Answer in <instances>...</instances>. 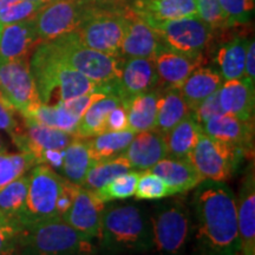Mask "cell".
I'll use <instances>...</instances> for the list:
<instances>
[{
    "instance_id": "1",
    "label": "cell",
    "mask_w": 255,
    "mask_h": 255,
    "mask_svg": "<svg viewBox=\"0 0 255 255\" xmlns=\"http://www.w3.org/2000/svg\"><path fill=\"white\" fill-rule=\"evenodd\" d=\"M191 208L195 220L189 255H241L237 197L227 183L203 180Z\"/></svg>"
},
{
    "instance_id": "2",
    "label": "cell",
    "mask_w": 255,
    "mask_h": 255,
    "mask_svg": "<svg viewBox=\"0 0 255 255\" xmlns=\"http://www.w3.org/2000/svg\"><path fill=\"white\" fill-rule=\"evenodd\" d=\"M30 70L39 100L44 104L51 105L55 97V104H57L79 96L101 92L97 83L70 68L64 62L51 40L43 41L34 47Z\"/></svg>"
},
{
    "instance_id": "3",
    "label": "cell",
    "mask_w": 255,
    "mask_h": 255,
    "mask_svg": "<svg viewBox=\"0 0 255 255\" xmlns=\"http://www.w3.org/2000/svg\"><path fill=\"white\" fill-rule=\"evenodd\" d=\"M154 250L150 218L132 205L103 210L98 253L102 255H143Z\"/></svg>"
},
{
    "instance_id": "4",
    "label": "cell",
    "mask_w": 255,
    "mask_h": 255,
    "mask_svg": "<svg viewBox=\"0 0 255 255\" xmlns=\"http://www.w3.org/2000/svg\"><path fill=\"white\" fill-rule=\"evenodd\" d=\"M94 240L57 218L21 229L17 247L20 255H97Z\"/></svg>"
},
{
    "instance_id": "5",
    "label": "cell",
    "mask_w": 255,
    "mask_h": 255,
    "mask_svg": "<svg viewBox=\"0 0 255 255\" xmlns=\"http://www.w3.org/2000/svg\"><path fill=\"white\" fill-rule=\"evenodd\" d=\"M154 250L159 255H184L190 248L194 215L182 200L168 201L155 207L150 216Z\"/></svg>"
},
{
    "instance_id": "6",
    "label": "cell",
    "mask_w": 255,
    "mask_h": 255,
    "mask_svg": "<svg viewBox=\"0 0 255 255\" xmlns=\"http://www.w3.org/2000/svg\"><path fill=\"white\" fill-rule=\"evenodd\" d=\"M127 25L128 6L107 7L91 4L75 31L85 46L120 58Z\"/></svg>"
},
{
    "instance_id": "7",
    "label": "cell",
    "mask_w": 255,
    "mask_h": 255,
    "mask_svg": "<svg viewBox=\"0 0 255 255\" xmlns=\"http://www.w3.org/2000/svg\"><path fill=\"white\" fill-rule=\"evenodd\" d=\"M62 59L70 68L100 85V91L117 81L122 58L105 55L85 46L76 31L63 34L51 40Z\"/></svg>"
},
{
    "instance_id": "8",
    "label": "cell",
    "mask_w": 255,
    "mask_h": 255,
    "mask_svg": "<svg viewBox=\"0 0 255 255\" xmlns=\"http://www.w3.org/2000/svg\"><path fill=\"white\" fill-rule=\"evenodd\" d=\"M246 154L239 146L218 141L202 132L188 158L203 180L227 182L238 173Z\"/></svg>"
},
{
    "instance_id": "9",
    "label": "cell",
    "mask_w": 255,
    "mask_h": 255,
    "mask_svg": "<svg viewBox=\"0 0 255 255\" xmlns=\"http://www.w3.org/2000/svg\"><path fill=\"white\" fill-rule=\"evenodd\" d=\"M64 178L47 164H37L30 175L26 203L20 216V228L59 218L56 203ZM21 232V231H20Z\"/></svg>"
},
{
    "instance_id": "10",
    "label": "cell",
    "mask_w": 255,
    "mask_h": 255,
    "mask_svg": "<svg viewBox=\"0 0 255 255\" xmlns=\"http://www.w3.org/2000/svg\"><path fill=\"white\" fill-rule=\"evenodd\" d=\"M148 24L168 49L194 57H203L214 31L199 14Z\"/></svg>"
},
{
    "instance_id": "11",
    "label": "cell",
    "mask_w": 255,
    "mask_h": 255,
    "mask_svg": "<svg viewBox=\"0 0 255 255\" xmlns=\"http://www.w3.org/2000/svg\"><path fill=\"white\" fill-rule=\"evenodd\" d=\"M0 96L23 117L41 103L27 58L0 62Z\"/></svg>"
},
{
    "instance_id": "12",
    "label": "cell",
    "mask_w": 255,
    "mask_h": 255,
    "mask_svg": "<svg viewBox=\"0 0 255 255\" xmlns=\"http://www.w3.org/2000/svg\"><path fill=\"white\" fill-rule=\"evenodd\" d=\"M91 6L89 0H53L34 15L40 41H49L75 31Z\"/></svg>"
},
{
    "instance_id": "13",
    "label": "cell",
    "mask_w": 255,
    "mask_h": 255,
    "mask_svg": "<svg viewBox=\"0 0 255 255\" xmlns=\"http://www.w3.org/2000/svg\"><path fill=\"white\" fill-rule=\"evenodd\" d=\"M158 88L154 62L148 58H122L117 81L108 88V95H115L126 105L137 96Z\"/></svg>"
},
{
    "instance_id": "14",
    "label": "cell",
    "mask_w": 255,
    "mask_h": 255,
    "mask_svg": "<svg viewBox=\"0 0 255 255\" xmlns=\"http://www.w3.org/2000/svg\"><path fill=\"white\" fill-rule=\"evenodd\" d=\"M24 127L19 128L11 137L19 151L33 156L38 164H41L44 151L65 150L76 138L72 133L43 126L33 120L24 119Z\"/></svg>"
},
{
    "instance_id": "15",
    "label": "cell",
    "mask_w": 255,
    "mask_h": 255,
    "mask_svg": "<svg viewBox=\"0 0 255 255\" xmlns=\"http://www.w3.org/2000/svg\"><path fill=\"white\" fill-rule=\"evenodd\" d=\"M104 203L92 190L78 186L70 208L60 219L89 238L98 239Z\"/></svg>"
},
{
    "instance_id": "16",
    "label": "cell",
    "mask_w": 255,
    "mask_h": 255,
    "mask_svg": "<svg viewBox=\"0 0 255 255\" xmlns=\"http://www.w3.org/2000/svg\"><path fill=\"white\" fill-rule=\"evenodd\" d=\"M165 47L157 32L144 19L128 8V25L120 58L152 59Z\"/></svg>"
},
{
    "instance_id": "17",
    "label": "cell",
    "mask_w": 255,
    "mask_h": 255,
    "mask_svg": "<svg viewBox=\"0 0 255 255\" xmlns=\"http://www.w3.org/2000/svg\"><path fill=\"white\" fill-rule=\"evenodd\" d=\"M241 255H255V174L252 163L245 171L237 199Z\"/></svg>"
},
{
    "instance_id": "18",
    "label": "cell",
    "mask_w": 255,
    "mask_h": 255,
    "mask_svg": "<svg viewBox=\"0 0 255 255\" xmlns=\"http://www.w3.org/2000/svg\"><path fill=\"white\" fill-rule=\"evenodd\" d=\"M152 62L157 72L158 87L165 90L180 89L190 73L202 65L203 57L188 56L165 47L152 58Z\"/></svg>"
},
{
    "instance_id": "19",
    "label": "cell",
    "mask_w": 255,
    "mask_h": 255,
    "mask_svg": "<svg viewBox=\"0 0 255 255\" xmlns=\"http://www.w3.org/2000/svg\"><path fill=\"white\" fill-rule=\"evenodd\" d=\"M33 18L1 26L0 62L27 58L31 51L41 43L38 38Z\"/></svg>"
},
{
    "instance_id": "20",
    "label": "cell",
    "mask_w": 255,
    "mask_h": 255,
    "mask_svg": "<svg viewBox=\"0 0 255 255\" xmlns=\"http://www.w3.org/2000/svg\"><path fill=\"white\" fill-rule=\"evenodd\" d=\"M207 136L251 152L254 148V123H247L229 114L212 117L201 124Z\"/></svg>"
},
{
    "instance_id": "21",
    "label": "cell",
    "mask_w": 255,
    "mask_h": 255,
    "mask_svg": "<svg viewBox=\"0 0 255 255\" xmlns=\"http://www.w3.org/2000/svg\"><path fill=\"white\" fill-rule=\"evenodd\" d=\"M122 155L133 170H149L168 156L164 135L155 129L137 132Z\"/></svg>"
},
{
    "instance_id": "22",
    "label": "cell",
    "mask_w": 255,
    "mask_h": 255,
    "mask_svg": "<svg viewBox=\"0 0 255 255\" xmlns=\"http://www.w3.org/2000/svg\"><path fill=\"white\" fill-rule=\"evenodd\" d=\"M219 100L226 114L247 123H254V84L246 78L226 81L219 90Z\"/></svg>"
},
{
    "instance_id": "23",
    "label": "cell",
    "mask_w": 255,
    "mask_h": 255,
    "mask_svg": "<svg viewBox=\"0 0 255 255\" xmlns=\"http://www.w3.org/2000/svg\"><path fill=\"white\" fill-rule=\"evenodd\" d=\"M149 170L164 181L170 190V196L195 189L203 181L188 157L173 158L167 156Z\"/></svg>"
},
{
    "instance_id": "24",
    "label": "cell",
    "mask_w": 255,
    "mask_h": 255,
    "mask_svg": "<svg viewBox=\"0 0 255 255\" xmlns=\"http://www.w3.org/2000/svg\"><path fill=\"white\" fill-rule=\"evenodd\" d=\"M128 8L146 23L180 19L197 13V0H131Z\"/></svg>"
},
{
    "instance_id": "25",
    "label": "cell",
    "mask_w": 255,
    "mask_h": 255,
    "mask_svg": "<svg viewBox=\"0 0 255 255\" xmlns=\"http://www.w3.org/2000/svg\"><path fill=\"white\" fill-rule=\"evenodd\" d=\"M223 84L221 73L214 69L200 66L190 73L180 88L190 111H194L206 98L218 92Z\"/></svg>"
},
{
    "instance_id": "26",
    "label": "cell",
    "mask_w": 255,
    "mask_h": 255,
    "mask_svg": "<svg viewBox=\"0 0 255 255\" xmlns=\"http://www.w3.org/2000/svg\"><path fill=\"white\" fill-rule=\"evenodd\" d=\"M162 89L145 92L130 101L126 105L128 114V128L135 133L154 130L157 119L158 102Z\"/></svg>"
},
{
    "instance_id": "27",
    "label": "cell",
    "mask_w": 255,
    "mask_h": 255,
    "mask_svg": "<svg viewBox=\"0 0 255 255\" xmlns=\"http://www.w3.org/2000/svg\"><path fill=\"white\" fill-rule=\"evenodd\" d=\"M202 132V127L197 122L193 111H190L180 123L164 135L168 157H188Z\"/></svg>"
},
{
    "instance_id": "28",
    "label": "cell",
    "mask_w": 255,
    "mask_h": 255,
    "mask_svg": "<svg viewBox=\"0 0 255 255\" xmlns=\"http://www.w3.org/2000/svg\"><path fill=\"white\" fill-rule=\"evenodd\" d=\"M95 163L89 150L87 142L83 138H77L71 142L64 150V161L59 173L66 181L77 186H82L89 169Z\"/></svg>"
},
{
    "instance_id": "29",
    "label": "cell",
    "mask_w": 255,
    "mask_h": 255,
    "mask_svg": "<svg viewBox=\"0 0 255 255\" xmlns=\"http://www.w3.org/2000/svg\"><path fill=\"white\" fill-rule=\"evenodd\" d=\"M121 100L115 95H105L88 108L79 121L75 137L90 138L105 131V121L111 110L121 105Z\"/></svg>"
},
{
    "instance_id": "30",
    "label": "cell",
    "mask_w": 255,
    "mask_h": 255,
    "mask_svg": "<svg viewBox=\"0 0 255 255\" xmlns=\"http://www.w3.org/2000/svg\"><path fill=\"white\" fill-rule=\"evenodd\" d=\"M135 135L130 129L122 131H103L90 138H85V142L94 161L98 162L122 155Z\"/></svg>"
},
{
    "instance_id": "31",
    "label": "cell",
    "mask_w": 255,
    "mask_h": 255,
    "mask_svg": "<svg viewBox=\"0 0 255 255\" xmlns=\"http://www.w3.org/2000/svg\"><path fill=\"white\" fill-rule=\"evenodd\" d=\"M250 40L246 37H237L222 44L220 47L216 60L220 68L219 72L221 73L223 81L244 77L245 60Z\"/></svg>"
},
{
    "instance_id": "32",
    "label": "cell",
    "mask_w": 255,
    "mask_h": 255,
    "mask_svg": "<svg viewBox=\"0 0 255 255\" xmlns=\"http://www.w3.org/2000/svg\"><path fill=\"white\" fill-rule=\"evenodd\" d=\"M189 113L190 110L181 95L180 89L162 90L161 98L158 102L155 130L165 135Z\"/></svg>"
},
{
    "instance_id": "33",
    "label": "cell",
    "mask_w": 255,
    "mask_h": 255,
    "mask_svg": "<svg viewBox=\"0 0 255 255\" xmlns=\"http://www.w3.org/2000/svg\"><path fill=\"white\" fill-rule=\"evenodd\" d=\"M28 183L30 176L23 175L0 190V216L14 223L19 228V221L26 203Z\"/></svg>"
},
{
    "instance_id": "34",
    "label": "cell",
    "mask_w": 255,
    "mask_h": 255,
    "mask_svg": "<svg viewBox=\"0 0 255 255\" xmlns=\"http://www.w3.org/2000/svg\"><path fill=\"white\" fill-rule=\"evenodd\" d=\"M130 170H133V169L123 155L110 159H104V161L95 162L89 169L87 176L84 178V182L81 187L95 191Z\"/></svg>"
},
{
    "instance_id": "35",
    "label": "cell",
    "mask_w": 255,
    "mask_h": 255,
    "mask_svg": "<svg viewBox=\"0 0 255 255\" xmlns=\"http://www.w3.org/2000/svg\"><path fill=\"white\" fill-rule=\"evenodd\" d=\"M38 164L33 156L19 151L8 154L4 149L0 150V190L20 176L30 171Z\"/></svg>"
},
{
    "instance_id": "36",
    "label": "cell",
    "mask_w": 255,
    "mask_h": 255,
    "mask_svg": "<svg viewBox=\"0 0 255 255\" xmlns=\"http://www.w3.org/2000/svg\"><path fill=\"white\" fill-rule=\"evenodd\" d=\"M141 171L130 170L128 173L116 177L111 182L107 183L100 189L95 190L96 196L103 203L115 200H126L135 195L136 184Z\"/></svg>"
},
{
    "instance_id": "37",
    "label": "cell",
    "mask_w": 255,
    "mask_h": 255,
    "mask_svg": "<svg viewBox=\"0 0 255 255\" xmlns=\"http://www.w3.org/2000/svg\"><path fill=\"white\" fill-rule=\"evenodd\" d=\"M168 196H170V190L161 177L151 173L150 170L139 173L135 190V197L137 200L156 201Z\"/></svg>"
},
{
    "instance_id": "38",
    "label": "cell",
    "mask_w": 255,
    "mask_h": 255,
    "mask_svg": "<svg viewBox=\"0 0 255 255\" xmlns=\"http://www.w3.org/2000/svg\"><path fill=\"white\" fill-rule=\"evenodd\" d=\"M227 27L250 23L254 0H219Z\"/></svg>"
},
{
    "instance_id": "39",
    "label": "cell",
    "mask_w": 255,
    "mask_h": 255,
    "mask_svg": "<svg viewBox=\"0 0 255 255\" xmlns=\"http://www.w3.org/2000/svg\"><path fill=\"white\" fill-rule=\"evenodd\" d=\"M44 6L45 5L39 4V2L19 0L7 7L0 9V26L33 18Z\"/></svg>"
},
{
    "instance_id": "40",
    "label": "cell",
    "mask_w": 255,
    "mask_h": 255,
    "mask_svg": "<svg viewBox=\"0 0 255 255\" xmlns=\"http://www.w3.org/2000/svg\"><path fill=\"white\" fill-rule=\"evenodd\" d=\"M197 13L213 30L227 27L219 0H197Z\"/></svg>"
},
{
    "instance_id": "41",
    "label": "cell",
    "mask_w": 255,
    "mask_h": 255,
    "mask_svg": "<svg viewBox=\"0 0 255 255\" xmlns=\"http://www.w3.org/2000/svg\"><path fill=\"white\" fill-rule=\"evenodd\" d=\"M193 114L200 124H203L206 121H208L214 116H218V115L226 114L221 108V104H220L219 91L213 94L212 96H209L208 98H206V100L193 111Z\"/></svg>"
},
{
    "instance_id": "42",
    "label": "cell",
    "mask_w": 255,
    "mask_h": 255,
    "mask_svg": "<svg viewBox=\"0 0 255 255\" xmlns=\"http://www.w3.org/2000/svg\"><path fill=\"white\" fill-rule=\"evenodd\" d=\"M20 228L0 216V253L17 247Z\"/></svg>"
},
{
    "instance_id": "43",
    "label": "cell",
    "mask_w": 255,
    "mask_h": 255,
    "mask_svg": "<svg viewBox=\"0 0 255 255\" xmlns=\"http://www.w3.org/2000/svg\"><path fill=\"white\" fill-rule=\"evenodd\" d=\"M20 128L17 119L14 116V109L0 96V130L13 135Z\"/></svg>"
},
{
    "instance_id": "44",
    "label": "cell",
    "mask_w": 255,
    "mask_h": 255,
    "mask_svg": "<svg viewBox=\"0 0 255 255\" xmlns=\"http://www.w3.org/2000/svg\"><path fill=\"white\" fill-rule=\"evenodd\" d=\"M128 128V114L124 105H119L110 111L105 121V131H122Z\"/></svg>"
},
{
    "instance_id": "45",
    "label": "cell",
    "mask_w": 255,
    "mask_h": 255,
    "mask_svg": "<svg viewBox=\"0 0 255 255\" xmlns=\"http://www.w3.org/2000/svg\"><path fill=\"white\" fill-rule=\"evenodd\" d=\"M77 188H78L77 184H73L71 182H69V181H66L65 178L63 180L62 190H60L59 196H58V199H57V203H56L57 213H58L59 218L70 208Z\"/></svg>"
},
{
    "instance_id": "46",
    "label": "cell",
    "mask_w": 255,
    "mask_h": 255,
    "mask_svg": "<svg viewBox=\"0 0 255 255\" xmlns=\"http://www.w3.org/2000/svg\"><path fill=\"white\" fill-rule=\"evenodd\" d=\"M244 78H246L251 83H255V44L254 39L250 40L248 44L246 60H245V72Z\"/></svg>"
},
{
    "instance_id": "47",
    "label": "cell",
    "mask_w": 255,
    "mask_h": 255,
    "mask_svg": "<svg viewBox=\"0 0 255 255\" xmlns=\"http://www.w3.org/2000/svg\"><path fill=\"white\" fill-rule=\"evenodd\" d=\"M63 161L64 150H45L43 152V156H41V163L47 164L57 173L62 169Z\"/></svg>"
},
{
    "instance_id": "48",
    "label": "cell",
    "mask_w": 255,
    "mask_h": 255,
    "mask_svg": "<svg viewBox=\"0 0 255 255\" xmlns=\"http://www.w3.org/2000/svg\"><path fill=\"white\" fill-rule=\"evenodd\" d=\"M92 5L107 6V7H124L128 0H89Z\"/></svg>"
},
{
    "instance_id": "49",
    "label": "cell",
    "mask_w": 255,
    "mask_h": 255,
    "mask_svg": "<svg viewBox=\"0 0 255 255\" xmlns=\"http://www.w3.org/2000/svg\"><path fill=\"white\" fill-rule=\"evenodd\" d=\"M0 255H20V253H19L18 247H13V248H9L7 251L1 252Z\"/></svg>"
},
{
    "instance_id": "50",
    "label": "cell",
    "mask_w": 255,
    "mask_h": 255,
    "mask_svg": "<svg viewBox=\"0 0 255 255\" xmlns=\"http://www.w3.org/2000/svg\"><path fill=\"white\" fill-rule=\"evenodd\" d=\"M17 1H19V0H0V9L7 7V6L14 4Z\"/></svg>"
},
{
    "instance_id": "51",
    "label": "cell",
    "mask_w": 255,
    "mask_h": 255,
    "mask_svg": "<svg viewBox=\"0 0 255 255\" xmlns=\"http://www.w3.org/2000/svg\"><path fill=\"white\" fill-rule=\"evenodd\" d=\"M28 1H34V2H39V4L46 5V4H49V2L53 1V0H28Z\"/></svg>"
},
{
    "instance_id": "52",
    "label": "cell",
    "mask_w": 255,
    "mask_h": 255,
    "mask_svg": "<svg viewBox=\"0 0 255 255\" xmlns=\"http://www.w3.org/2000/svg\"><path fill=\"white\" fill-rule=\"evenodd\" d=\"M1 149H4V145H2V141H1V137H0V150Z\"/></svg>"
},
{
    "instance_id": "53",
    "label": "cell",
    "mask_w": 255,
    "mask_h": 255,
    "mask_svg": "<svg viewBox=\"0 0 255 255\" xmlns=\"http://www.w3.org/2000/svg\"><path fill=\"white\" fill-rule=\"evenodd\" d=\"M0 30H1V26H0Z\"/></svg>"
}]
</instances>
